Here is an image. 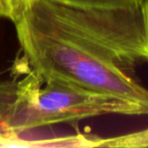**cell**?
Wrapping results in <instances>:
<instances>
[{
  "mask_svg": "<svg viewBox=\"0 0 148 148\" xmlns=\"http://www.w3.org/2000/svg\"><path fill=\"white\" fill-rule=\"evenodd\" d=\"M27 69L45 79L114 95L148 108V89L131 72L79 40L32 19L14 23Z\"/></svg>",
  "mask_w": 148,
  "mask_h": 148,
  "instance_id": "1",
  "label": "cell"
},
{
  "mask_svg": "<svg viewBox=\"0 0 148 148\" xmlns=\"http://www.w3.org/2000/svg\"><path fill=\"white\" fill-rule=\"evenodd\" d=\"M109 115L148 116V108L58 79L42 78L27 68L23 78L0 83V138Z\"/></svg>",
  "mask_w": 148,
  "mask_h": 148,
  "instance_id": "2",
  "label": "cell"
},
{
  "mask_svg": "<svg viewBox=\"0 0 148 148\" xmlns=\"http://www.w3.org/2000/svg\"><path fill=\"white\" fill-rule=\"evenodd\" d=\"M23 14L79 40L129 71L148 64V0L121 5L32 0Z\"/></svg>",
  "mask_w": 148,
  "mask_h": 148,
  "instance_id": "3",
  "label": "cell"
},
{
  "mask_svg": "<svg viewBox=\"0 0 148 148\" xmlns=\"http://www.w3.org/2000/svg\"><path fill=\"white\" fill-rule=\"evenodd\" d=\"M148 128L112 138H103L101 147H147Z\"/></svg>",
  "mask_w": 148,
  "mask_h": 148,
  "instance_id": "4",
  "label": "cell"
},
{
  "mask_svg": "<svg viewBox=\"0 0 148 148\" xmlns=\"http://www.w3.org/2000/svg\"><path fill=\"white\" fill-rule=\"evenodd\" d=\"M32 0H0V18H6L13 23L21 16Z\"/></svg>",
  "mask_w": 148,
  "mask_h": 148,
  "instance_id": "5",
  "label": "cell"
},
{
  "mask_svg": "<svg viewBox=\"0 0 148 148\" xmlns=\"http://www.w3.org/2000/svg\"><path fill=\"white\" fill-rule=\"evenodd\" d=\"M52 1L77 5H121L132 3L136 0H52Z\"/></svg>",
  "mask_w": 148,
  "mask_h": 148,
  "instance_id": "6",
  "label": "cell"
}]
</instances>
